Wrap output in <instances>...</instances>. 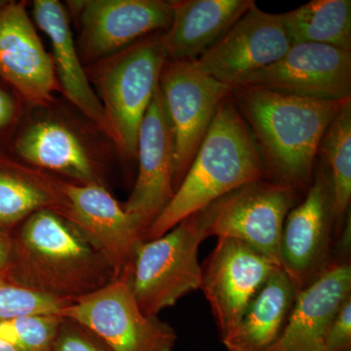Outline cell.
Here are the masks:
<instances>
[{
    "instance_id": "6da1fadb",
    "label": "cell",
    "mask_w": 351,
    "mask_h": 351,
    "mask_svg": "<svg viewBox=\"0 0 351 351\" xmlns=\"http://www.w3.org/2000/svg\"><path fill=\"white\" fill-rule=\"evenodd\" d=\"M230 97L269 179L306 195L313 181L323 136L351 98L318 100L249 86L232 87Z\"/></svg>"
},
{
    "instance_id": "7a4b0ae2",
    "label": "cell",
    "mask_w": 351,
    "mask_h": 351,
    "mask_svg": "<svg viewBox=\"0 0 351 351\" xmlns=\"http://www.w3.org/2000/svg\"><path fill=\"white\" fill-rule=\"evenodd\" d=\"M6 274L25 288L69 302L115 278L105 258L66 219L49 209L21 223Z\"/></svg>"
},
{
    "instance_id": "3957f363",
    "label": "cell",
    "mask_w": 351,
    "mask_h": 351,
    "mask_svg": "<svg viewBox=\"0 0 351 351\" xmlns=\"http://www.w3.org/2000/svg\"><path fill=\"white\" fill-rule=\"evenodd\" d=\"M262 179L269 175L230 94L219 104L191 167L144 240L161 237L223 196Z\"/></svg>"
},
{
    "instance_id": "277c9868",
    "label": "cell",
    "mask_w": 351,
    "mask_h": 351,
    "mask_svg": "<svg viewBox=\"0 0 351 351\" xmlns=\"http://www.w3.org/2000/svg\"><path fill=\"white\" fill-rule=\"evenodd\" d=\"M168 61L158 34L97 62L92 77L108 124V137L126 159L137 156L138 131Z\"/></svg>"
},
{
    "instance_id": "5b68a950",
    "label": "cell",
    "mask_w": 351,
    "mask_h": 351,
    "mask_svg": "<svg viewBox=\"0 0 351 351\" xmlns=\"http://www.w3.org/2000/svg\"><path fill=\"white\" fill-rule=\"evenodd\" d=\"M207 237L204 213L200 210L161 237L138 244L130 283L145 315L157 316L200 289L202 269L198 251Z\"/></svg>"
},
{
    "instance_id": "8992f818",
    "label": "cell",
    "mask_w": 351,
    "mask_h": 351,
    "mask_svg": "<svg viewBox=\"0 0 351 351\" xmlns=\"http://www.w3.org/2000/svg\"><path fill=\"white\" fill-rule=\"evenodd\" d=\"M301 195L271 179L245 184L202 209L208 237L239 240L280 267L284 223Z\"/></svg>"
},
{
    "instance_id": "52a82bcc",
    "label": "cell",
    "mask_w": 351,
    "mask_h": 351,
    "mask_svg": "<svg viewBox=\"0 0 351 351\" xmlns=\"http://www.w3.org/2000/svg\"><path fill=\"white\" fill-rule=\"evenodd\" d=\"M62 316L85 328L110 351H173L177 343L174 328L143 313L130 274L71 302Z\"/></svg>"
},
{
    "instance_id": "ba28073f",
    "label": "cell",
    "mask_w": 351,
    "mask_h": 351,
    "mask_svg": "<svg viewBox=\"0 0 351 351\" xmlns=\"http://www.w3.org/2000/svg\"><path fill=\"white\" fill-rule=\"evenodd\" d=\"M159 89L173 134L175 191L188 172L215 114L232 87L215 80L196 59L166 62Z\"/></svg>"
},
{
    "instance_id": "9c48e42d",
    "label": "cell",
    "mask_w": 351,
    "mask_h": 351,
    "mask_svg": "<svg viewBox=\"0 0 351 351\" xmlns=\"http://www.w3.org/2000/svg\"><path fill=\"white\" fill-rule=\"evenodd\" d=\"M332 195L324 168L318 165L306 197L286 217L280 240V267L298 293L334 263Z\"/></svg>"
},
{
    "instance_id": "30bf717a",
    "label": "cell",
    "mask_w": 351,
    "mask_h": 351,
    "mask_svg": "<svg viewBox=\"0 0 351 351\" xmlns=\"http://www.w3.org/2000/svg\"><path fill=\"white\" fill-rule=\"evenodd\" d=\"M61 193L59 214L105 258L115 278L130 274L144 234L123 206L101 184L61 182Z\"/></svg>"
},
{
    "instance_id": "8fae6325",
    "label": "cell",
    "mask_w": 351,
    "mask_h": 351,
    "mask_svg": "<svg viewBox=\"0 0 351 351\" xmlns=\"http://www.w3.org/2000/svg\"><path fill=\"white\" fill-rule=\"evenodd\" d=\"M80 22V54L100 62L141 39L163 31L172 22V1L85 0L69 1Z\"/></svg>"
},
{
    "instance_id": "7c38bea8",
    "label": "cell",
    "mask_w": 351,
    "mask_h": 351,
    "mask_svg": "<svg viewBox=\"0 0 351 351\" xmlns=\"http://www.w3.org/2000/svg\"><path fill=\"white\" fill-rule=\"evenodd\" d=\"M279 267L246 244L218 239L201 265V290L209 302L221 341L232 334L252 300Z\"/></svg>"
},
{
    "instance_id": "4fadbf2b",
    "label": "cell",
    "mask_w": 351,
    "mask_h": 351,
    "mask_svg": "<svg viewBox=\"0 0 351 351\" xmlns=\"http://www.w3.org/2000/svg\"><path fill=\"white\" fill-rule=\"evenodd\" d=\"M290 47L280 14L265 12L255 2L196 61L215 80L234 87L276 63Z\"/></svg>"
},
{
    "instance_id": "5bb4252c",
    "label": "cell",
    "mask_w": 351,
    "mask_h": 351,
    "mask_svg": "<svg viewBox=\"0 0 351 351\" xmlns=\"http://www.w3.org/2000/svg\"><path fill=\"white\" fill-rule=\"evenodd\" d=\"M237 86L318 100H346L351 98V51L324 44H293L281 59Z\"/></svg>"
},
{
    "instance_id": "9a60e30c",
    "label": "cell",
    "mask_w": 351,
    "mask_h": 351,
    "mask_svg": "<svg viewBox=\"0 0 351 351\" xmlns=\"http://www.w3.org/2000/svg\"><path fill=\"white\" fill-rule=\"evenodd\" d=\"M137 156V181L123 208L145 239L175 193L172 129L159 86L138 131Z\"/></svg>"
},
{
    "instance_id": "2e32d148",
    "label": "cell",
    "mask_w": 351,
    "mask_h": 351,
    "mask_svg": "<svg viewBox=\"0 0 351 351\" xmlns=\"http://www.w3.org/2000/svg\"><path fill=\"white\" fill-rule=\"evenodd\" d=\"M0 76L34 106L49 103L60 90L52 56L24 2L0 3Z\"/></svg>"
},
{
    "instance_id": "e0dca14e",
    "label": "cell",
    "mask_w": 351,
    "mask_h": 351,
    "mask_svg": "<svg viewBox=\"0 0 351 351\" xmlns=\"http://www.w3.org/2000/svg\"><path fill=\"white\" fill-rule=\"evenodd\" d=\"M351 295L350 263H334L298 293L280 337L267 351H325L328 329Z\"/></svg>"
},
{
    "instance_id": "ac0fdd59",
    "label": "cell",
    "mask_w": 351,
    "mask_h": 351,
    "mask_svg": "<svg viewBox=\"0 0 351 351\" xmlns=\"http://www.w3.org/2000/svg\"><path fill=\"white\" fill-rule=\"evenodd\" d=\"M254 3L253 0H174L172 22L158 34L167 59H197Z\"/></svg>"
},
{
    "instance_id": "d6986e66",
    "label": "cell",
    "mask_w": 351,
    "mask_h": 351,
    "mask_svg": "<svg viewBox=\"0 0 351 351\" xmlns=\"http://www.w3.org/2000/svg\"><path fill=\"white\" fill-rule=\"evenodd\" d=\"M32 6L34 22L47 36L52 46L51 56L60 90L108 136L103 106L82 66L63 4L58 0H36Z\"/></svg>"
},
{
    "instance_id": "ffe728a7",
    "label": "cell",
    "mask_w": 351,
    "mask_h": 351,
    "mask_svg": "<svg viewBox=\"0 0 351 351\" xmlns=\"http://www.w3.org/2000/svg\"><path fill=\"white\" fill-rule=\"evenodd\" d=\"M18 156L39 169L66 176L76 184H101L91 154L75 132L61 122H36L18 138Z\"/></svg>"
},
{
    "instance_id": "44dd1931",
    "label": "cell",
    "mask_w": 351,
    "mask_h": 351,
    "mask_svg": "<svg viewBox=\"0 0 351 351\" xmlns=\"http://www.w3.org/2000/svg\"><path fill=\"white\" fill-rule=\"evenodd\" d=\"M298 292L287 274L277 267L223 343L228 351H267L280 337Z\"/></svg>"
},
{
    "instance_id": "7402d4cb",
    "label": "cell",
    "mask_w": 351,
    "mask_h": 351,
    "mask_svg": "<svg viewBox=\"0 0 351 351\" xmlns=\"http://www.w3.org/2000/svg\"><path fill=\"white\" fill-rule=\"evenodd\" d=\"M280 15L291 45L317 43L351 51L350 0H313Z\"/></svg>"
},
{
    "instance_id": "603a6c76",
    "label": "cell",
    "mask_w": 351,
    "mask_h": 351,
    "mask_svg": "<svg viewBox=\"0 0 351 351\" xmlns=\"http://www.w3.org/2000/svg\"><path fill=\"white\" fill-rule=\"evenodd\" d=\"M64 205L61 181L34 172L0 169V230L19 226L41 210L60 213Z\"/></svg>"
},
{
    "instance_id": "cb8c5ba5",
    "label": "cell",
    "mask_w": 351,
    "mask_h": 351,
    "mask_svg": "<svg viewBox=\"0 0 351 351\" xmlns=\"http://www.w3.org/2000/svg\"><path fill=\"white\" fill-rule=\"evenodd\" d=\"M318 156L329 179L334 205L335 234L338 237L351 201V99L346 101L328 127Z\"/></svg>"
},
{
    "instance_id": "d4e9b609",
    "label": "cell",
    "mask_w": 351,
    "mask_h": 351,
    "mask_svg": "<svg viewBox=\"0 0 351 351\" xmlns=\"http://www.w3.org/2000/svg\"><path fill=\"white\" fill-rule=\"evenodd\" d=\"M64 317L29 314L0 322V339L19 351H53Z\"/></svg>"
},
{
    "instance_id": "484cf974",
    "label": "cell",
    "mask_w": 351,
    "mask_h": 351,
    "mask_svg": "<svg viewBox=\"0 0 351 351\" xmlns=\"http://www.w3.org/2000/svg\"><path fill=\"white\" fill-rule=\"evenodd\" d=\"M71 302L48 297L12 280L6 270L0 274V322L29 314L62 313Z\"/></svg>"
},
{
    "instance_id": "4316f807",
    "label": "cell",
    "mask_w": 351,
    "mask_h": 351,
    "mask_svg": "<svg viewBox=\"0 0 351 351\" xmlns=\"http://www.w3.org/2000/svg\"><path fill=\"white\" fill-rule=\"evenodd\" d=\"M53 351H110L94 335L73 321L64 318Z\"/></svg>"
},
{
    "instance_id": "83f0119b",
    "label": "cell",
    "mask_w": 351,
    "mask_h": 351,
    "mask_svg": "<svg viewBox=\"0 0 351 351\" xmlns=\"http://www.w3.org/2000/svg\"><path fill=\"white\" fill-rule=\"evenodd\" d=\"M325 351H351V295L332 318L325 341Z\"/></svg>"
},
{
    "instance_id": "f1b7e54d",
    "label": "cell",
    "mask_w": 351,
    "mask_h": 351,
    "mask_svg": "<svg viewBox=\"0 0 351 351\" xmlns=\"http://www.w3.org/2000/svg\"><path fill=\"white\" fill-rule=\"evenodd\" d=\"M15 104L12 98L0 88V130L11 123L15 117Z\"/></svg>"
},
{
    "instance_id": "f546056e",
    "label": "cell",
    "mask_w": 351,
    "mask_h": 351,
    "mask_svg": "<svg viewBox=\"0 0 351 351\" xmlns=\"http://www.w3.org/2000/svg\"><path fill=\"white\" fill-rule=\"evenodd\" d=\"M13 250V237L0 230V274L6 270Z\"/></svg>"
},
{
    "instance_id": "4dcf8cb0",
    "label": "cell",
    "mask_w": 351,
    "mask_h": 351,
    "mask_svg": "<svg viewBox=\"0 0 351 351\" xmlns=\"http://www.w3.org/2000/svg\"><path fill=\"white\" fill-rule=\"evenodd\" d=\"M0 351H19L16 350L14 346L9 345V343H5V341H1L0 339Z\"/></svg>"
}]
</instances>
